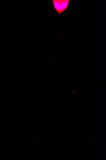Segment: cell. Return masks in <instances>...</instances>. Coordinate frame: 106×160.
<instances>
[{"instance_id":"6da1fadb","label":"cell","mask_w":106,"mask_h":160,"mask_svg":"<svg viewBox=\"0 0 106 160\" xmlns=\"http://www.w3.org/2000/svg\"><path fill=\"white\" fill-rule=\"evenodd\" d=\"M69 0H53V5L59 15L61 14L67 8Z\"/></svg>"}]
</instances>
